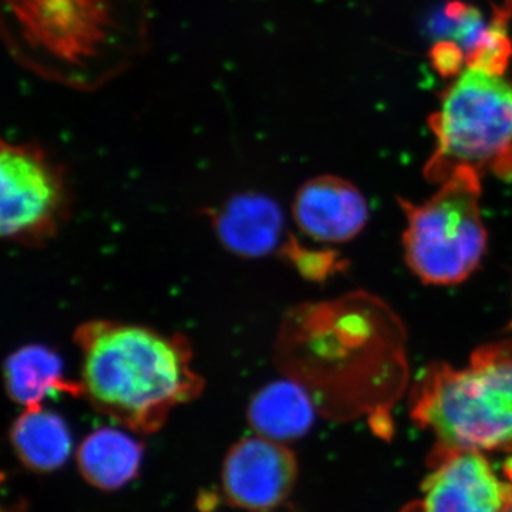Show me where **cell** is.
Here are the masks:
<instances>
[{
	"label": "cell",
	"mask_w": 512,
	"mask_h": 512,
	"mask_svg": "<svg viewBox=\"0 0 512 512\" xmlns=\"http://www.w3.org/2000/svg\"><path fill=\"white\" fill-rule=\"evenodd\" d=\"M5 383L10 399L20 406H42L52 394L84 396L82 383L67 380L62 357L47 346L30 343L9 355Z\"/></svg>",
	"instance_id": "cell-12"
},
{
	"label": "cell",
	"mask_w": 512,
	"mask_h": 512,
	"mask_svg": "<svg viewBox=\"0 0 512 512\" xmlns=\"http://www.w3.org/2000/svg\"><path fill=\"white\" fill-rule=\"evenodd\" d=\"M430 128L436 137L424 167L430 183L463 170L512 181V83L501 72L467 66L444 93Z\"/></svg>",
	"instance_id": "cell-3"
},
{
	"label": "cell",
	"mask_w": 512,
	"mask_h": 512,
	"mask_svg": "<svg viewBox=\"0 0 512 512\" xmlns=\"http://www.w3.org/2000/svg\"><path fill=\"white\" fill-rule=\"evenodd\" d=\"M248 420L258 436L285 443L311 430L315 403L296 379L276 380L252 397Z\"/></svg>",
	"instance_id": "cell-11"
},
{
	"label": "cell",
	"mask_w": 512,
	"mask_h": 512,
	"mask_svg": "<svg viewBox=\"0 0 512 512\" xmlns=\"http://www.w3.org/2000/svg\"><path fill=\"white\" fill-rule=\"evenodd\" d=\"M211 220L224 248L242 258L272 254L285 232L279 205L255 192L235 195L212 214Z\"/></svg>",
	"instance_id": "cell-10"
},
{
	"label": "cell",
	"mask_w": 512,
	"mask_h": 512,
	"mask_svg": "<svg viewBox=\"0 0 512 512\" xmlns=\"http://www.w3.org/2000/svg\"><path fill=\"white\" fill-rule=\"evenodd\" d=\"M480 198L481 177L467 170L439 184L429 200L400 198L404 258L423 284L458 285L477 271L488 239Z\"/></svg>",
	"instance_id": "cell-4"
},
{
	"label": "cell",
	"mask_w": 512,
	"mask_h": 512,
	"mask_svg": "<svg viewBox=\"0 0 512 512\" xmlns=\"http://www.w3.org/2000/svg\"><path fill=\"white\" fill-rule=\"evenodd\" d=\"M12 444L26 467L46 473L66 463L72 434L59 414L43 406L28 407L13 424Z\"/></svg>",
	"instance_id": "cell-14"
},
{
	"label": "cell",
	"mask_w": 512,
	"mask_h": 512,
	"mask_svg": "<svg viewBox=\"0 0 512 512\" xmlns=\"http://www.w3.org/2000/svg\"><path fill=\"white\" fill-rule=\"evenodd\" d=\"M507 512H512V507L510 508V510H508Z\"/></svg>",
	"instance_id": "cell-16"
},
{
	"label": "cell",
	"mask_w": 512,
	"mask_h": 512,
	"mask_svg": "<svg viewBox=\"0 0 512 512\" xmlns=\"http://www.w3.org/2000/svg\"><path fill=\"white\" fill-rule=\"evenodd\" d=\"M413 417L446 453L512 448V393L483 367L433 363L414 390Z\"/></svg>",
	"instance_id": "cell-5"
},
{
	"label": "cell",
	"mask_w": 512,
	"mask_h": 512,
	"mask_svg": "<svg viewBox=\"0 0 512 512\" xmlns=\"http://www.w3.org/2000/svg\"><path fill=\"white\" fill-rule=\"evenodd\" d=\"M421 485L413 512H507L512 481L480 451H454Z\"/></svg>",
	"instance_id": "cell-7"
},
{
	"label": "cell",
	"mask_w": 512,
	"mask_h": 512,
	"mask_svg": "<svg viewBox=\"0 0 512 512\" xmlns=\"http://www.w3.org/2000/svg\"><path fill=\"white\" fill-rule=\"evenodd\" d=\"M143 448L123 431L104 427L84 439L77 463L84 480L100 490H117L137 476Z\"/></svg>",
	"instance_id": "cell-13"
},
{
	"label": "cell",
	"mask_w": 512,
	"mask_h": 512,
	"mask_svg": "<svg viewBox=\"0 0 512 512\" xmlns=\"http://www.w3.org/2000/svg\"><path fill=\"white\" fill-rule=\"evenodd\" d=\"M0 30L13 62L40 79L96 92L146 55L148 0H0Z\"/></svg>",
	"instance_id": "cell-1"
},
{
	"label": "cell",
	"mask_w": 512,
	"mask_h": 512,
	"mask_svg": "<svg viewBox=\"0 0 512 512\" xmlns=\"http://www.w3.org/2000/svg\"><path fill=\"white\" fill-rule=\"evenodd\" d=\"M66 175L33 143H2L0 232L6 241L40 247L56 237L69 217Z\"/></svg>",
	"instance_id": "cell-6"
},
{
	"label": "cell",
	"mask_w": 512,
	"mask_h": 512,
	"mask_svg": "<svg viewBox=\"0 0 512 512\" xmlns=\"http://www.w3.org/2000/svg\"><path fill=\"white\" fill-rule=\"evenodd\" d=\"M74 343L82 355L84 396L127 429L160 430L171 410L204 390L184 335L94 319L76 329Z\"/></svg>",
	"instance_id": "cell-2"
},
{
	"label": "cell",
	"mask_w": 512,
	"mask_h": 512,
	"mask_svg": "<svg viewBox=\"0 0 512 512\" xmlns=\"http://www.w3.org/2000/svg\"><path fill=\"white\" fill-rule=\"evenodd\" d=\"M285 443L248 437L229 450L222 485L229 503L248 511L278 507L292 493L298 464Z\"/></svg>",
	"instance_id": "cell-8"
},
{
	"label": "cell",
	"mask_w": 512,
	"mask_h": 512,
	"mask_svg": "<svg viewBox=\"0 0 512 512\" xmlns=\"http://www.w3.org/2000/svg\"><path fill=\"white\" fill-rule=\"evenodd\" d=\"M292 215L306 237L343 244L365 229L369 207L355 184L336 175H320L296 192Z\"/></svg>",
	"instance_id": "cell-9"
},
{
	"label": "cell",
	"mask_w": 512,
	"mask_h": 512,
	"mask_svg": "<svg viewBox=\"0 0 512 512\" xmlns=\"http://www.w3.org/2000/svg\"><path fill=\"white\" fill-rule=\"evenodd\" d=\"M282 251L286 258L301 271V274L309 279L325 278L329 272H332V266L336 264L335 256L329 252L308 251L292 239H289Z\"/></svg>",
	"instance_id": "cell-15"
}]
</instances>
